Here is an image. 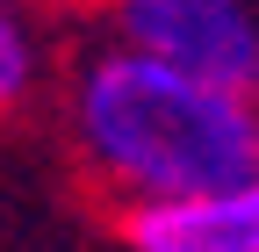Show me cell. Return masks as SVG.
<instances>
[{
	"instance_id": "1",
	"label": "cell",
	"mask_w": 259,
	"mask_h": 252,
	"mask_svg": "<svg viewBox=\"0 0 259 252\" xmlns=\"http://www.w3.org/2000/svg\"><path fill=\"white\" fill-rule=\"evenodd\" d=\"M72 137L122 209L194 202L259 180V101L216 94L144 51H94L72 79Z\"/></svg>"
},
{
	"instance_id": "2",
	"label": "cell",
	"mask_w": 259,
	"mask_h": 252,
	"mask_svg": "<svg viewBox=\"0 0 259 252\" xmlns=\"http://www.w3.org/2000/svg\"><path fill=\"white\" fill-rule=\"evenodd\" d=\"M108 22L122 51L259 101V0H108Z\"/></svg>"
},
{
	"instance_id": "3",
	"label": "cell",
	"mask_w": 259,
	"mask_h": 252,
	"mask_svg": "<svg viewBox=\"0 0 259 252\" xmlns=\"http://www.w3.org/2000/svg\"><path fill=\"white\" fill-rule=\"evenodd\" d=\"M130 252H259V180L194 202H144L122 209Z\"/></svg>"
},
{
	"instance_id": "4",
	"label": "cell",
	"mask_w": 259,
	"mask_h": 252,
	"mask_svg": "<svg viewBox=\"0 0 259 252\" xmlns=\"http://www.w3.org/2000/svg\"><path fill=\"white\" fill-rule=\"evenodd\" d=\"M29 87H36V29L15 0H0V115L29 101Z\"/></svg>"
}]
</instances>
